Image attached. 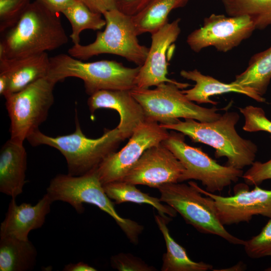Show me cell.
<instances>
[{
    "label": "cell",
    "mask_w": 271,
    "mask_h": 271,
    "mask_svg": "<svg viewBox=\"0 0 271 271\" xmlns=\"http://www.w3.org/2000/svg\"><path fill=\"white\" fill-rule=\"evenodd\" d=\"M229 16H247L255 28L263 30L271 25V0H221Z\"/></svg>",
    "instance_id": "obj_26"
},
{
    "label": "cell",
    "mask_w": 271,
    "mask_h": 271,
    "mask_svg": "<svg viewBox=\"0 0 271 271\" xmlns=\"http://www.w3.org/2000/svg\"><path fill=\"white\" fill-rule=\"evenodd\" d=\"M63 271H96L97 269L83 261L76 263L66 264L63 268Z\"/></svg>",
    "instance_id": "obj_36"
},
{
    "label": "cell",
    "mask_w": 271,
    "mask_h": 271,
    "mask_svg": "<svg viewBox=\"0 0 271 271\" xmlns=\"http://www.w3.org/2000/svg\"><path fill=\"white\" fill-rule=\"evenodd\" d=\"M176 85L164 83L154 89L134 87L130 90L142 106L146 119L162 124L175 123L179 118L211 122L221 115L215 106L206 108L189 100Z\"/></svg>",
    "instance_id": "obj_8"
},
{
    "label": "cell",
    "mask_w": 271,
    "mask_h": 271,
    "mask_svg": "<svg viewBox=\"0 0 271 271\" xmlns=\"http://www.w3.org/2000/svg\"><path fill=\"white\" fill-rule=\"evenodd\" d=\"M271 79V47L254 54L247 68L237 75L233 82L251 88L262 96L266 92Z\"/></svg>",
    "instance_id": "obj_25"
},
{
    "label": "cell",
    "mask_w": 271,
    "mask_h": 271,
    "mask_svg": "<svg viewBox=\"0 0 271 271\" xmlns=\"http://www.w3.org/2000/svg\"><path fill=\"white\" fill-rule=\"evenodd\" d=\"M27 140L33 146L47 145L58 150L65 158L68 174L72 176L82 175L97 168L124 141L117 127L105 129L99 138H88L81 129L77 114L73 133L51 137L38 129Z\"/></svg>",
    "instance_id": "obj_3"
},
{
    "label": "cell",
    "mask_w": 271,
    "mask_h": 271,
    "mask_svg": "<svg viewBox=\"0 0 271 271\" xmlns=\"http://www.w3.org/2000/svg\"><path fill=\"white\" fill-rule=\"evenodd\" d=\"M30 3V0H0L1 33L16 24Z\"/></svg>",
    "instance_id": "obj_29"
},
{
    "label": "cell",
    "mask_w": 271,
    "mask_h": 271,
    "mask_svg": "<svg viewBox=\"0 0 271 271\" xmlns=\"http://www.w3.org/2000/svg\"><path fill=\"white\" fill-rule=\"evenodd\" d=\"M87 105L91 113L100 108L115 110L120 116L117 126L124 140L146 120L144 109L128 90H102L90 95Z\"/></svg>",
    "instance_id": "obj_16"
},
{
    "label": "cell",
    "mask_w": 271,
    "mask_h": 271,
    "mask_svg": "<svg viewBox=\"0 0 271 271\" xmlns=\"http://www.w3.org/2000/svg\"><path fill=\"white\" fill-rule=\"evenodd\" d=\"M49 68L50 57L47 52L18 58H0V73L6 75L9 80L4 97L46 77Z\"/></svg>",
    "instance_id": "obj_18"
},
{
    "label": "cell",
    "mask_w": 271,
    "mask_h": 271,
    "mask_svg": "<svg viewBox=\"0 0 271 271\" xmlns=\"http://www.w3.org/2000/svg\"><path fill=\"white\" fill-rule=\"evenodd\" d=\"M180 75L183 78L193 81L195 85L191 89L182 90L185 96L192 101L198 103H210L217 105V102L210 99L215 95L229 92H235L245 95L259 102H264L265 99L253 89L234 83L222 82L217 79L203 74L196 69L193 70H182Z\"/></svg>",
    "instance_id": "obj_20"
},
{
    "label": "cell",
    "mask_w": 271,
    "mask_h": 271,
    "mask_svg": "<svg viewBox=\"0 0 271 271\" xmlns=\"http://www.w3.org/2000/svg\"><path fill=\"white\" fill-rule=\"evenodd\" d=\"M264 270H265V271H271V266H270L269 267L265 268L264 269Z\"/></svg>",
    "instance_id": "obj_39"
},
{
    "label": "cell",
    "mask_w": 271,
    "mask_h": 271,
    "mask_svg": "<svg viewBox=\"0 0 271 271\" xmlns=\"http://www.w3.org/2000/svg\"><path fill=\"white\" fill-rule=\"evenodd\" d=\"M112 267L119 271H154L156 269L130 253H119L110 258Z\"/></svg>",
    "instance_id": "obj_31"
},
{
    "label": "cell",
    "mask_w": 271,
    "mask_h": 271,
    "mask_svg": "<svg viewBox=\"0 0 271 271\" xmlns=\"http://www.w3.org/2000/svg\"><path fill=\"white\" fill-rule=\"evenodd\" d=\"M68 38L58 14L31 2L0 42V58H18L60 48Z\"/></svg>",
    "instance_id": "obj_1"
},
{
    "label": "cell",
    "mask_w": 271,
    "mask_h": 271,
    "mask_svg": "<svg viewBox=\"0 0 271 271\" xmlns=\"http://www.w3.org/2000/svg\"><path fill=\"white\" fill-rule=\"evenodd\" d=\"M155 221L162 232L166 243L167 251L163 255L162 271H207L213 270L212 264L191 260L185 248L171 236L167 224L171 220L167 216L155 215Z\"/></svg>",
    "instance_id": "obj_21"
},
{
    "label": "cell",
    "mask_w": 271,
    "mask_h": 271,
    "mask_svg": "<svg viewBox=\"0 0 271 271\" xmlns=\"http://www.w3.org/2000/svg\"><path fill=\"white\" fill-rule=\"evenodd\" d=\"M62 13L71 25L72 33L70 37L74 45L80 44V34L83 31L100 30L106 25L102 14L91 11L78 0Z\"/></svg>",
    "instance_id": "obj_27"
},
{
    "label": "cell",
    "mask_w": 271,
    "mask_h": 271,
    "mask_svg": "<svg viewBox=\"0 0 271 271\" xmlns=\"http://www.w3.org/2000/svg\"><path fill=\"white\" fill-rule=\"evenodd\" d=\"M246 268V265L242 261H239L236 264L227 268L223 269H213L214 271H240L244 270Z\"/></svg>",
    "instance_id": "obj_38"
},
{
    "label": "cell",
    "mask_w": 271,
    "mask_h": 271,
    "mask_svg": "<svg viewBox=\"0 0 271 271\" xmlns=\"http://www.w3.org/2000/svg\"><path fill=\"white\" fill-rule=\"evenodd\" d=\"M180 19H177L171 23L168 22L151 34V45L146 59L140 67L137 76L136 88L147 89L164 83L174 84L180 89L190 85L167 77L169 65L167 52L180 34Z\"/></svg>",
    "instance_id": "obj_15"
},
{
    "label": "cell",
    "mask_w": 271,
    "mask_h": 271,
    "mask_svg": "<svg viewBox=\"0 0 271 271\" xmlns=\"http://www.w3.org/2000/svg\"><path fill=\"white\" fill-rule=\"evenodd\" d=\"M189 0H152L132 20L139 36L152 34L167 23L168 16L174 9L185 6Z\"/></svg>",
    "instance_id": "obj_23"
},
{
    "label": "cell",
    "mask_w": 271,
    "mask_h": 271,
    "mask_svg": "<svg viewBox=\"0 0 271 271\" xmlns=\"http://www.w3.org/2000/svg\"><path fill=\"white\" fill-rule=\"evenodd\" d=\"M271 140V136H270ZM242 177L248 185H258L263 181L271 179V159L265 163L254 162Z\"/></svg>",
    "instance_id": "obj_32"
},
{
    "label": "cell",
    "mask_w": 271,
    "mask_h": 271,
    "mask_svg": "<svg viewBox=\"0 0 271 271\" xmlns=\"http://www.w3.org/2000/svg\"><path fill=\"white\" fill-rule=\"evenodd\" d=\"M161 144L173 153L185 168L181 182L198 180L205 186L206 191L214 193L236 182L243 174L242 170L221 165L201 148L186 144L182 132L172 130Z\"/></svg>",
    "instance_id": "obj_10"
},
{
    "label": "cell",
    "mask_w": 271,
    "mask_h": 271,
    "mask_svg": "<svg viewBox=\"0 0 271 271\" xmlns=\"http://www.w3.org/2000/svg\"><path fill=\"white\" fill-rule=\"evenodd\" d=\"M51 12L62 13L77 0H38Z\"/></svg>",
    "instance_id": "obj_35"
},
{
    "label": "cell",
    "mask_w": 271,
    "mask_h": 271,
    "mask_svg": "<svg viewBox=\"0 0 271 271\" xmlns=\"http://www.w3.org/2000/svg\"><path fill=\"white\" fill-rule=\"evenodd\" d=\"M239 119L237 112L226 111L218 119L211 122L186 118L184 121L178 119L172 124H160L167 129L182 132L193 142L211 146L215 150L216 158H227L225 165L242 170L254 162L257 147L238 134L235 126Z\"/></svg>",
    "instance_id": "obj_2"
},
{
    "label": "cell",
    "mask_w": 271,
    "mask_h": 271,
    "mask_svg": "<svg viewBox=\"0 0 271 271\" xmlns=\"http://www.w3.org/2000/svg\"><path fill=\"white\" fill-rule=\"evenodd\" d=\"M9 86V80L7 76L0 73V94L5 96L7 93Z\"/></svg>",
    "instance_id": "obj_37"
},
{
    "label": "cell",
    "mask_w": 271,
    "mask_h": 271,
    "mask_svg": "<svg viewBox=\"0 0 271 271\" xmlns=\"http://www.w3.org/2000/svg\"><path fill=\"white\" fill-rule=\"evenodd\" d=\"M27 154L23 144L7 141L0 151V192L16 198L26 183Z\"/></svg>",
    "instance_id": "obj_19"
},
{
    "label": "cell",
    "mask_w": 271,
    "mask_h": 271,
    "mask_svg": "<svg viewBox=\"0 0 271 271\" xmlns=\"http://www.w3.org/2000/svg\"><path fill=\"white\" fill-rule=\"evenodd\" d=\"M136 185L123 181H115L103 185L107 196L115 201V204L130 202L147 204L152 206L162 216L175 217L177 212L170 206L162 203L160 198L151 196L138 189Z\"/></svg>",
    "instance_id": "obj_24"
},
{
    "label": "cell",
    "mask_w": 271,
    "mask_h": 271,
    "mask_svg": "<svg viewBox=\"0 0 271 271\" xmlns=\"http://www.w3.org/2000/svg\"><path fill=\"white\" fill-rule=\"evenodd\" d=\"M97 168L80 176L56 175L51 180L47 193L53 202H67L79 214L84 212V203L97 206L114 220L131 243H137L144 230L143 226L118 214L114 203L104 190Z\"/></svg>",
    "instance_id": "obj_4"
},
{
    "label": "cell",
    "mask_w": 271,
    "mask_h": 271,
    "mask_svg": "<svg viewBox=\"0 0 271 271\" xmlns=\"http://www.w3.org/2000/svg\"><path fill=\"white\" fill-rule=\"evenodd\" d=\"M56 84L46 76L5 97L10 119L11 140L23 144L46 120L54 102L53 90Z\"/></svg>",
    "instance_id": "obj_9"
},
{
    "label": "cell",
    "mask_w": 271,
    "mask_h": 271,
    "mask_svg": "<svg viewBox=\"0 0 271 271\" xmlns=\"http://www.w3.org/2000/svg\"><path fill=\"white\" fill-rule=\"evenodd\" d=\"M196 184L189 181L188 184H164L158 188L161 194L160 199L172 207L187 223L199 232L218 236L231 244L244 245L245 240L226 230L220 221L213 200L209 196H203Z\"/></svg>",
    "instance_id": "obj_7"
},
{
    "label": "cell",
    "mask_w": 271,
    "mask_h": 271,
    "mask_svg": "<svg viewBox=\"0 0 271 271\" xmlns=\"http://www.w3.org/2000/svg\"><path fill=\"white\" fill-rule=\"evenodd\" d=\"M141 66L129 68L113 60L85 62L66 54L50 57L47 77L56 83L74 77L82 80L89 95L102 90H128L136 87Z\"/></svg>",
    "instance_id": "obj_5"
},
{
    "label": "cell",
    "mask_w": 271,
    "mask_h": 271,
    "mask_svg": "<svg viewBox=\"0 0 271 271\" xmlns=\"http://www.w3.org/2000/svg\"><path fill=\"white\" fill-rule=\"evenodd\" d=\"M106 21L103 31H98L94 42L86 45H73L68 50L72 57L81 60L102 54L120 56L137 66H142L149 48L140 44L131 16L117 9L102 14Z\"/></svg>",
    "instance_id": "obj_6"
},
{
    "label": "cell",
    "mask_w": 271,
    "mask_h": 271,
    "mask_svg": "<svg viewBox=\"0 0 271 271\" xmlns=\"http://www.w3.org/2000/svg\"><path fill=\"white\" fill-rule=\"evenodd\" d=\"M197 189L214 201L217 213L222 225H230L249 222L254 215H260L271 219V190H264L257 185L249 190L248 185L239 184L234 188L233 196L224 197L201 189Z\"/></svg>",
    "instance_id": "obj_13"
},
{
    "label": "cell",
    "mask_w": 271,
    "mask_h": 271,
    "mask_svg": "<svg viewBox=\"0 0 271 271\" xmlns=\"http://www.w3.org/2000/svg\"><path fill=\"white\" fill-rule=\"evenodd\" d=\"M256 29L247 16L226 17L212 14L204 19L202 26L191 32L187 43L195 52L208 47L226 52L248 38Z\"/></svg>",
    "instance_id": "obj_12"
},
{
    "label": "cell",
    "mask_w": 271,
    "mask_h": 271,
    "mask_svg": "<svg viewBox=\"0 0 271 271\" xmlns=\"http://www.w3.org/2000/svg\"><path fill=\"white\" fill-rule=\"evenodd\" d=\"M169 134L168 129L160 123L146 119L134 130L124 147L110 154L97 167L102 185L122 181L146 150L161 144Z\"/></svg>",
    "instance_id": "obj_11"
},
{
    "label": "cell",
    "mask_w": 271,
    "mask_h": 271,
    "mask_svg": "<svg viewBox=\"0 0 271 271\" xmlns=\"http://www.w3.org/2000/svg\"><path fill=\"white\" fill-rule=\"evenodd\" d=\"M91 11L101 14L116 9L115 0H78Z\"/></svg>",
    "instance_id": "obj_34"
},
{
    "label": "cell",
    "mask_w": 271,
    "mask_h": 271,
    "mask_svg": "<svg viewBox=\"0 0 271 271\" xmlns=\"http://www.w3.org/2000/svg\"><path fill=\"white\" fill-rule=\"evenodd\" d=\"M152 0H115L116 9L133 16L142 11Z\"/></svg>",
    "instance_id": "obj_33"
},
{
    "label": "cell",
    "mask_w": 271,
    "mask_h": 271,
    "mask_svg": "<svg viewBox=\"0 0 271 271\" xmlns=\"http://www.w3.org/2000/svg\"><path fill=\"white\" fill-rule=\"evenodd\" d=\"M245 122L243 129L247 132L264 131L271 134V121L268 119L263 109L259 107L248 105L239 107Z\"/></svg>",
    "instance_id": "obj_30"
},
{
    "label": "cell",
    "mask_w": 271,
    "mask_h": 271,
    "mask_svg": "<svg viewBox=\"0 0 271 271\" xmlns=\"http://www.w3.org/2000/svg\"><path fill=\"white\" fill-rule=\"evenodd\" d=\"M243 246L246 254L251 258L271 256V219L259 234L245 240Z\"/></svg>",
    "instance_id": "obj_28"
},
{
    "label": "cell",
    "mask_w": 271,
    "mask_h": 271,
    "mask_svg": "<svg viewBox=\"0 0 271 271\" xmlns=\"http://www.w3.org/2000/svg\"><path fill=\"white\" fill-rule=\"evenodd\" d=\"M185 168L162 144L145 151L122 181L158 189L167 183L181 182Z\"/></svg>",
    "instance_id": "obj_14"
},
{
    "label": "cell",
    "mask_w": 271,
    "mask_h": 271,
    "mask_svg": "<svg viewBox=\"0 0 271 271\" xmlns=\"http://www.w3.org/2000/svg\"><path fill=\"white\" fill-rule=\"evenodd\" d=\"M37 252L32 243L11 236L0 237V270L28 271L36 263Z\"/></svg>",
    "instance_id": "obj_22"
},
{
    "label": "cell",
    "mask_w": 271,
    "mask_h": 271,
    "mask_svg": "<svg viewBox=\"0 0 271 271\" xmlns=\"http://www.w3.org/2000/svg\"><path fill=\"white\" fill-rule=\"evenodd\" d=\"M53 202L47 193L34 205L27 203L17 205L16 198H12L5 218L1 224L0 237L29 240L30 232L43 225Z\"/></svg>",
    "instance_id": "obj_17"
}]
</instances>
